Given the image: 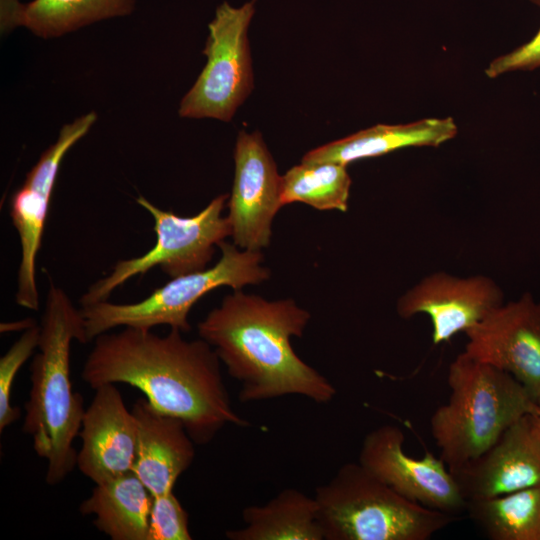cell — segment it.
Instances as JSON below:
<instances>
[{"mask_svg": "<svg viewBox=\"0 0 540 540\" xmlns=\"http://www.w3.org/2000/svg\"><path fill=\"white\" fill-rule=\"evenodd\" d=\"M170 328L165 336L151 329L124 327L97 336L81 378L92 389L128 384L139 389L162 413L180 419L196 444L203 445L227 425L249 423L233 409L220 359L203 339L188 341Z\"/></svg>", "mask_w": 540, "mask_h": 540, "instance_id": "cell-1", "label": "cell"}, {"mask_svg": "<svg viewBox=\"0 0 540 540\" xmlns=\"http://www.w3.org/2000/svg\"><path fill=\"white\" fill-rule=\"evenodd\" d=\"M309 320L310 313L292 299L268 301L240 289L199 322L198 333L240 383L241 402L298 395L324 404L335 397L334 385L291 345Z\"/></svg>", "mask_w": 540, "mask_h": 540, "instance_id": "cell-2", "label": "cell"}, {"mask_svg": "<svg viewBox=\"0 0 540 540\" xmlns=\"http://www.w3.org/2000/svg\"><path fill=\"white\" fill-rule=\"evenodd\" d=\"M73 340L85 344L84 321L66 292L50 282L40 322L38 353L31 365V389L25 403L23 432L33 449L47 461L45 480L62 482L77 462L73 441L79 435L85 412L82 396L70 378Z\"/></svg>", "mask_w": 540, "mask_h": 540, "instance_id": "cell-3", "label": "cell"}, {"mask_svg": "<svg viewBox=\"0 0 540 540\" xmlns=\"http://www.w3.org/2000/svg\"><path fill=\"white\" fill-rule=\"evenodd\" d=\"M447 381L449 400L433 412L430 432L452 473L481 456L536 407L512 375L465 351L450 363Z\"/></svg>", "mask_w": 540, "mask_h": 540, "instance_id": "cell-4", "label": "cell"}, {"mask_svg": "<svg viewBox=\"0 0 540 540\" xmlns=\"http://www.w3.org/2000/svg\"><path fill=\"white\" fill-rule=\"evenodd\" d=\"M324 540H428L457 518L410 501L359 462L315 488Z\"/></svg>", "mask_w": 540, "mask_h": 540, "instance_id": "cell-5", "label": "cell"}, {"mask_svg": "<svg viewBox=\"0 0 540 540\" xmlns=\"http://www.w3.org/2000/svg\"><path fill=\"white\" fill-rule=\"evenodd\" d=\"M218 247L222 255L214 266L171 278L141 301L126 304L102 301L82 306L86 342L120 326L152 329L168 325L188 332L191 308L210 291L222 286L240 290L245 285L269 279L270 270L262 266L261 251L240 250L225 240Z\"/></svg>", "mask_w": 540, "mask_h": 540, "instance_id": "cell-6", "label": "cell"}, {"mask_svg": "<svg viewBox=\"0 0 540 540\" xmlns=\"http://www.w3.org/2000/svg\"><path fill=\"white\" fill-rule=\"evenodd\" d=\"M227 198V194L219 195L196 215L182 217L138 196L136 202L154 219L155 245L141 256L118 261L81 296V306L107 301L116 288L155 266L171 278L206 269L215 246L232 234L228 217L222 216Z\"/></svg>", "mask_w": 540, "mask_h": 540, "instance_id": "cell-7", "label": "cell"}, {"mask_svg": "<svg viewBox=\"0 0 540 540\" xmlns=\"http://www.w3.org/2000/svg\"><path fill=\"white\" fill-rule=\"evenodd\" d=\"M254 0L235 8L227 2L209 23L203 54L207 63L180 102L179 115L229 122L253 89L248 27Z\"/></svg>", "mask_w": 540, "mask_h": 540, "instance_id": "cell-8", "label": "cell"}, {"mask_svg": "<svg viewBox=\"0 0 540 540\" xmlns=\"http://www.w3.org/2000/svg\"><path fill=\"white\" fill-rule=\"evenodd\" d=\"M96 118L94 112H89L64 125L58 139L42 153L11 198L10 218L21 248L15 297L23 308L37 311L40 307L36 260L61 162L70 148L88 133Z\"/></svg>", "mask_w": 540, "mask_h": 540, "instance_id": "cell-9", "label": "cell"}, {"mask_svg": "<svg viewBox=\"0 0 540 540\" xmlns=\"http://www.w3.org/2000/svg\"><path fill=\"white\" fill-rule=\"evenodd\" d=\"M403 431L385 424L364 438L358 462L404 498L450 515L466 511L467 500L443 459L431 452H404Z\"/></svg>", "mask_w": 540, "mask_h": 540, "instance_id": "cell-10", "label": "cell"}, {"mask_svg": "<svg viewBox=\"0 0 540 540\" xmlns=\"http://www.w3.org/2000/svg\"><path fill=\"white\" fill-rule=\"evenodd\" d=\"M465 334L468 355L509 373L540 400V300L526 292Z\"/></svg>", "mask_w": 540, "mask_h": 540, "instance_id": "cell-11", "label": "cell"}, {"mask_svg": "<svg viewBox=\"0 0 540 540\" xmlns=\"http://www.w3.org/2000/svg\"><path fill=\"white\" fill-rule=\"evenodd\" d=\"M234 161L227 215L231 237L238 248L261 251L270 245L273 219L283 207L281 176L259 132H239Z\"/></svg>", "mask_w": 540, "mask_h": 540, "instance_id": "cell-12", "label": "cell"}, {"mask_svg": "<svg viewBox=\"0 0 540 540\" xmlns=\"http://www.w3.org/2000/svg\"><path fill=\"white\" fill-rule=\"evenodd\" d=\"M504 303L500 286L485 275L460 277L443 271L423 277L397 301L401 318L425 314L432 324V342H447L466 332Z\"/></svg>", "mask_w": 540, "mask_h": 540, "instance_id": "cell-13", "label": "cell"}, {"mask_svg": "<svg viewBox=\"0 0 540 540\" xmlns=\"http://www.w3.org/2000/svg\"><path fill=\"white\" fill-rule=\"evenodd\" d=\"M76 465L95 484L132 471L137 450V422L116 384L95 389L79 432Z\"/></svg>", "mask_w": 540, "mask_h": 540, "instance_id": "cell-14", "label": "cell"}, {"mask_svg": "<svg viewBox=\"0 0 540 540\" xmlns=\"http://www.w3.org/2000/svg\"><path fill=\"white\" fill-rule=\"evenodd\" d=\"M453 475L467 501L539 485L540 438L530 414L513 423L487 451Z\"/></svg>", "mask_w": 540, "mask_h": 540, "instance_id": "cell-15", "label": "cell"}, {"mask_svg": "<svg viewBox=\"0 0 540 540\" xmlns=\"http://www.w3.org/2000/svg\"><path fill=\"white\" fill-rule=\"evenodd\" d=\"M137 422V450L132 472L153 496L173 491L191 466L196 444L183 422L139 398L131 409Z\"/></svg>", "mask_w": 540, "mask_h": 540, "instance_id": "cell-16", "label": "cell"}, {"mask_svg": "<svg viewBox=\"0 0 540 540\" xmlns=\"http://www.w3.org/2000/svg\"><path fill=\"white\" fill-rule=\"evenodd\" d=\"M457 134L451 117L427 118L408 124H377L307 152L301 162L348 164L410 146L437 147Z\"/></svg>", "mask_w": 540, "mask_h": 540, "instance_id": "cell-17", "label": "cell"}, {"mask_svg": "<svg viewBox=\"0 0 540 540\" xmlns=\"http://www.w3.org/2000/svg\"><path fill=\"white\" fill-rule=\"evenodd\" d=\"M135 0H1V29L24 26L43 38L58 37L96 21L124 16Z\"/></svg>", "mask_w": 540, "mask_h": 540, "instance_id": "cell-18", "label": "cell"}, {"mask_svg": "<svg viewBox=\"0 0 540 540\" xmlns=\"http://www.w3.org/2000/svg\"><path fill=\"white\" fill-rule=\"evenodd\" d=\"M95 485L80 512L94 515L95 527L112 540H147L153 495L135 473Z\"/></svg>", "mask_w": 540, "mask_h": 540, "instance_id": "cell-19", "label": "cell"}, {"mask_svg": "<svg viewBox=\"0 0 540 540\" xmlns=\"http://www.w3.org/2000/svg\"><path fill=\"white\" fill-rule=\"evenodd\" d=\"M245 526L226 532L230 540H324L314 496L286 488L263 505L242 511Z\"/></svg>", "mask_w": 540, "mask_h": 540, "instance_id": "cell-20", "label": "cell"}, {"mask_svg": "<svg viewBox=\"0 0 540 540\" xmlns=\"http://www.w3.org/2000/svg\"><path fill=\"white\" fill-rule=\"evenodd\" d=\"M466 511L491 540H540V484L496 497L468 500Z\"/></svg>", "mask_w": 540, "mask_h": 540, "instance_id": "cell-21", "label": "cell"}, {"mask_svg": "<svg viewBox=\"0 0 540 540\" xmlns=\"http://www.w3.org/2000/svg\"><path fill=\"white\" fill-rule=\"evenodd\" d=\"M347 166L334 162L305 163L281 176L282 206L301 202L317 210L348 209L352 184Z\"/></svg>", "mask_w": 540, "mask_h": 540, "instance_id": "cell-22", "label": "cell"}, {"mask_svg": "<svg viewBox=\"0 0 540 540\" xmlns=\"http://www.w3.org/2000/svg\"><path fill=\"white\" fill-rule=\"evenodd\" d=\"M40 325L24 330L0 359V431L13 424L20 410L11 404V392L17 372L38 347Z\"/></svg>", "mask_w": 540, "mask_h": 540, "instance_id": "cell-23", "label": "cell"}, {"mask_svg": "<svg viewBox=\"0 0 540 540\" xmlns=\"http://www.w3.org/2000/svg\"><path fill=\"white\" fill-rule=\"evenodd\" d=\"M189 515L173 491L153 496L147 540H191Z\"/></svg>", "mask_w": 540, "mask_h": 540, "instance_id": "cell-24", "label": "cell"}, {"mask_svg": "<svg viewBox=\"0 0 540 540\" xmlns=\"http://www.w3.org/2000/svg\"><path fill=\"white\" fill-rule=\"evenodd\" d=\"M540 67V29L527 43L494 59L486 68L490 78L515 70H532Z\"/></svg>", "mask_w": 540, "mask_h": 540, "instance_id": "cell-25", "label": "cell"}, {"mask_svg": "<svg viewBox=\"0 0 540 540\" xmlns=\"http://www.w3.org/2000/svg\"><path fill=\"white\" fill-rule=\"evenodd\" d=\"M36 323L32 319H25L14 323H5L1 324V332H7V331H17V330H26L32 326H34Z\"/></svg>", "mask_w": 540, "mask_h": 540, "instance_id": "cell-26", "label": "cell"}, {"mask_svg": "<svg viewBox=\"0 0 540 540\" xmlns=\"http://www.w3.org/2000/svg\"><path fill=\"white\" fill-rule=\"evenodd\" d=\"M534 430L540 438V400L537 401L534 411L530 414Z\"/></svg>", "mask_w": 540, "mask_h": 540, "instance_id": "cell-27", "label": "cell"}, {"mask_svg": "<svg viewBox=\"0 0 540 540\" xmlns=\"http://www.w3.org/2000/svg\"><path fill=\"white\" fill-rule=\"evenodd\" d=\"M532 3L540 7V0H530Z\"/></svg>", "mask_w": 540, "mask_h": 540, "instance_id": "cell-28", "label": "cell"}]
</instances>
